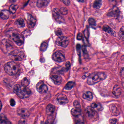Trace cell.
<instances>
[{"label": "cell", "mask_w": 124, "mask_h": 124, "mask_svg": "<svg viewBox=\"0 0 124 124\" xmlns=\"http://www.w3.org/2000/svg\"><path fill=\"white\" fill-rule=\"evenodd\" d=\"M14 92L20 98L25 99L29 97L31 94V90L27 87L16 85L14 88Z\"/></svg>", "instance_id": "obj_1"}, {"label": "cell", "mask_w": 124, "mask_h": 124, "mask_svg": "<svg viewBox=\"0 0 124 124\" xmlns=\"http://www.w3.org/2000/svg\"><path fill=\"white\" fill-rule=\"evenodd\" d=\"M106 75L104 72H97L89 75L87 80L88 85H92L106 79Z\"/></svg>", "instance_id": "obj_2"}, {"label": "cell", "mask_w": 124, "mask_h": 124, "mask_svg": "<svg viewBox=\"0 0 124 124\" xmlns=\"http://www.w3.org/2000/svg\"><path fill=\"white\" fill-rule=\"evenodd\" d=\"M5 71L9 75H16L20 70L19 65L14 62L11 61L7 63L4 66Z\"/></svg>", "instance_id": "obj_3"}, {"label": "cell", "mask_w": 124, "mask_h": 124, "mask_svg": "<svg viewBox=\"0 0 124 124\" xmlns=\"http://www.w3.org/2000/svg\"><path fill=\"white\" fill-rule=\"evenodd\" d=\"M24 57V54L22 51L14 50L9 54V57L11 60L16 61H22Z\"/></svg>", "instance_id": "obj_4"}, {"label": "cell", "mask_w": 124, "mask_h": 124, "mask_svg": "<svg viewBox=\"0 0 124 124\" xmlns=\"http://www.w3.org/2000/svg\"><path fill=\"white\" fill-rule=\"evenodd\" d=\"M56 43L58 46L65 48L69 45V39L66 37L61 36L56 39Z\"/></svg>", "instance_id": "obj_5"}, {"label": "cell", "mask_w": 124, "mask_h": 124, "mask_svg": "<svg viewBox=\"0 0 124 124\" xmlns=\"http://www.w3.org/2000/svg\"><path fill=\"white\" fill-rule=\"evenodd\" d=\"M52 58L54 61L58 63L63 62L65 60V56L61 51H56L54 53Z\"/></svg>", "instance_id": "obj_6"}, {"label": "cell", "mask_w": 124, "mask_h": 124, "mask_svg": "<svg viewBox=\"0 0 124 124\" xmlns=\"http://www.w3.org/2000/svg\"><path fill=\"white\" fill-rule=\"evenodd\" d=\"M86 116L90 119L97 118L98 115L95 110L93 109L91 107H88L85 109Z\"/></svg>", "instance_id": "obj_7"}, {"label": "cell", "mask_w": 124, "mask_h": 124, "mask_svg": "<svg viewBox=\"0 0 124 124\" xmlns=\"http://www.w3.org/2000/svg\"><path fill=\"white\" fill-rule=\"evenodd\" d=\"M12 38L14 42L18 46H21L23 44V38L19 34L13 33L12 35Z\"/></svg>", "instance_id": "obj_8"}, {"label": "cell", "mask_w": 124, "mask_h": 124, "mask_svg": "<svg viewBox=\"0 0 124 124\" xmlns=\"http://www.w3.org/2000/svg\"><path fill=\"white\" fill-rule=\"evenodd\" d=\"M36 89L40 93L42 94L46 93L48 90L47 86L42 81L37 83L36 85Z\"/></svg>", "instance_id": "obj_9"}, {"label": "cell", "mask_w": 124, "mask_h": 124, "mask_svg": "<svg viewBox=\"0 0 124 124\" xmlns=\"http://www.w3.org/2000/svg\"><path fill=\"white\" fill-rule=\"evenodd\" d=\"M61 14L60 11L58 8H54L53 10V16L55 19L59 23H62L64 21L63 19L61 16Z\"/></svg>", "instance_id": "obj_10"}, {"label": "cell", "mask_w": 124, "mask_h": 124, "mask_svg": "<svg viewBox=\"0 0 124 124\" xmlns=\"http://www.w3.org/2000/svg\"><path fill=\"white\" fill-rule=\"evenodd\" d=\"M57 100L59 104L63 105L69 102V100L67 96L64 94H60L57 96Z\"/></svg>", "instance_id": "obj_11"}, {"label": "cell", "mask_w": 124, "mask_h": 124, "mask_svg": "<svg viewBox=\"0 0 124 124\" xmlns=\"http://www.w3.org/2000/svg\"><path fill=\"white\" fill-rule=\"evenodd\" d=\"M27 17L28 26L31 28L34 27L36 24V20L31 15L29 14H27Z\"/></svg>", "instance_id": "obj_12"}, {"label": "cell", "mask_w": 124, "mask_h": 124, "mask_svg": "<svg viewBox=\"0 0 124 124\" xmlns=\"http://www.w3.org/2000/svg\"><path fill=\"white\" fill-rule=\"evenodd\" d=\"M119 13V11L118 8L114 7L108 13L107 16L109 17H117Z\"/></svg>", "instance_id": "obj_13"}, {"label": "cell", "mask_w": 124, "mask_h": 124, "mask_svg": "<svg viewBox=\"0 0 124 124\" xmlns=\"http://www.w3.org/2000/svg\"><path fill=\"white\" fill-rule=\"evenodd\" d=\"M18 114L23 118H26L30 115V112L27 109L21 108L18 110Z\"/></svg>", "instance_id": "obj_14"}, {"label": "cell", "mask_w": 124, "mask_h": 124, "mask_svg": "<svg viewBox=\"0 0 124 124\" xmlns=\"http://www.w3.org/2000/svg\"><path fill=\"white\" fill-rule=\"evenodd\" d=\"M51 79L54 84L56 85H59L61 83L62 81V78L58 75H52L51 77Z\"/></svg>", "instance_id": "obj_15"}, {"label": "cell", "mask_w": 124, "mask_h": 124, "mask_svg": "<svg viewBox=\"0 0 124 124\" xmlns=\"http://www.w3.org/2000/svg\"><path fill=\"white\" fill-rule=\"evenodd\" d=\"M50 2V0H38L37 6L39 8H43L47 6Z\"/></svg>", "instance_id": "obj_16"}, {"label": "cell", "mask_w": 124, "mask_h": 124, "mask_svg": "<svg viewBox=\"0 0 124 124\" xmlns=\"http://www.w3.org/2000/svg\"><path fill=\"white\" fill-rule=\"evenodd\" d=\"M121 89L119 86L117 85H116L113 88L112 93L116 97L118 98L121 95Z\"/></svg>", "instance_id": "obj_17"}, {"label": "cell", "mask_w": 124, "mask_h": 124, "mask_svg": "<svg viewBox=\"0 0 124 124\" xmlns=\"http://www.w3.org/2000/svg\"><path fill=\"white\" fill-rule=\"evenodd\" d=\"M10 12L8 10H2L0 12V17L3 19H7L9 18Z\"/></svg>", "instance_id": "obj_18"}, {"label": "cell", "mask_w": 124, "mask_h": 124, "mask_svg": "<svg viewBox=\"0 0 124 124\" xmlns=\"http://www.w3.org/2000/svg\"><path fill=\"white\" fill-rule=\"evenodd\" d=\"M55 106H54L53 104H50L47 106L46 107V114L48 115H51L53 114L54 112L55 111Z\"/></svg>", "instance_id": "obj_19"}, {"label": "cell", "mask_w": 124, "mask_h": 124, "mask_svg": "<svg viewBox=\"0 0 124 124\" xmlns=\"http://www.w3.org/2000/svg\"><path fill=\"white\" fill-rule=\"evenodd\" d=\"M91 107L93 109L96 111H102L103 110V107L101 104L100 103H93L91 104Z\"/></svg>", "instance_id": "obj_20"}, {"label": "cell", "mask_w": 124, "mask_h": 124, "mask_svg": "<svg viewBox=\"0 0 124 124\" xmlns=\"http://www.w3.org/2000/svg\"><path fill=\"white\" fill-rule=\"evenodd\" d=\"M103 30L104 31L112 36H116L115 32L107 25H104L103 27Z\"/></svg>", "instance_id": "obj_21"}, {"label": "cell", "mask_w": 124, "mask_h": 124, "mask_svg": "<svg viewBox=\"0 0 124 124\" xmlns=\"http://www.w3.org/2000/svg\"><path fill=\"white\" fill-rule=\"evenodd\" d=\"M83 98L85 100L90 101L93 99V94L90 91H87L83 93Z\"/></svg>", "instance_id": "obj_22"}, {"label": "cell", "mask_w": 124, "mask_h": 124, "mask_svg": "<svg viewBox=\"0 0 124 124\" xmlns=\"http://www.w3.org/2000/svg\"><path fill=\"white\" fill-rule=\"evenodd\" d=\"M81 112H82V110L80 108L75 107V108H73L71 110V113L72 115L75 116L80 115L81 114Z\"/></svg>", "instance_id": "obj_23"}, {"label": "cell", "mask_w": 124, "mask_h": 124, "mask_svg": "<svg viewBox=\"0 0 124 124\" xmlns=\"http://www.w3.org/2000/svg\"><path fill=\"white\" fill-rule=\"evenodd\" d=\"M102 3V1L101 0H96L93 3V6L95 9H99L101 8Z\"/></svg>", "instance_id": "obj_24"}, {"label": "cell", "mask_w": 124, "mask_h": 124, "mask_svg": "<svg viewBox=\"0 0 124 124\" xmlns=\"http://www.w3.org/2000/svg\"><path fill=\"white\" fill-rule=\"evenodd\" d=\"M15 24L19 27H24L25 25L24 21L22 19L20 18L17 20L15 22Z\"/></svg>", "instance_id": "obj_25"}, {"label": "cell", "mask_w": 124, "mask_h": 124, "mask_svg": "<svg viewBox=\"0 0 124 124\" xmlns=\"http://www.w3.org/2000/svg\"><path fill=\"white\" fill-rule=\"evenodd\" d=\"M11 123L4 116H0V124H11Z\"/></svg>", "instance_id": "obj_26"}, {"label": "cell", "mask_w": 124, "mask_h": 124, "mask_svg": "<svg viewBox=\"0 0 124 124\" xmlns=\"http://www.w3.org/2000/svg\"><path fill=\"white\" fill-rule=\"evenodd\" d=\"M18 8V5H12L9 8V11L12 14H14L16 13Z\"/></svg>", "instance_id": "obj_27"}, {"label": "cell", "mask_w": 124, "mask_h": 124, "mask_svg": "<svg viewBox=\"0 0 124 124\" xmlns=\"http://www.w3.org/2000/svg\"><path fill=\"white\" fill-rule=\"evenodd\" d=\"M21 83L22 85L25 87H27L29 85L30 80L27 78H24L22 80Z\"/></svg>", "instance_id": "obj_28"}, {"label": "cell", "mask_w": 124, "mask_h": 124, "mask_svg": "<svg viewBox=\"0 0 124 124\" xmlns=\"http://www.w3.org/2000/svg\"><path fill=\"white\" fill-rule=\"evenodd\" d=\"M74 85V83L72 82H69L65 86V89L67 90H70L72 88Z\"/></svg>", "instance_id": "obj_29"}, {"label": "cell", "mask_w": 124, "mask_h": 124, "mask_svg": "<svg viewBox=\"0 0 124 124\" xmlns=\"http://www.w3.org/2000/svg\"><path fill=\"white\" fill-rule=\"evenodd\" d=\"M59 11H60V13L63 15H67L68 13V10L67 8L65 7H62L61 8Z\"/></svg>", "instance_id": "obj_30"}, {"label": "cell", "mask_w": 124, "mask_h": 124, "mask_svg": "<svg viewBox=\"0 0 124 124\" xmlns=\"http://www.w3.org/2000/svg\"><path fill=\"white\" fill-rule=\"evenodd\" d=\"M48 45L47 43L43 42L41 44L40 46V50L42 51H44L47 49Z\"/></svg>", "instance_id": "obj_31"}, {"label": "cell", "mask_w": 124, "mask_h": 124, "mask_svg": "<svg viewBox=\"0 0 124 124\" xmlns=\"http://www.w3.org/2000/svg\"><path fill=\"white\" fill-rule=\"evenodd\" d=\"M124 27L123 26L122 27L120 28V30L119 33V36L120 37V38L122 39H124Z\"/></svg>", "instance_id": "obj_32"}, {"label": "cell", "mask_w": 124, "mask_h": 124, "mask_svg": "<svg viewBox=\"0 0 124 124\" xmlns=\"http://www.w3.org/2000/svg\"><path fill=\"white\" fill-rule=\"evenodd\" d=\"M88 23L92 26H95L96 25V21L95 19L93 18H90L88 19Z\"/></svg>", "instance_id": "obj_33"}, {"label": "cell", "mask_w": 124, "mask_h": 124, "mask_svg": "<svg viewBox=\"0 0 124 124\" xmlns=\"http://www.w3.org/2000/svg\"><path fill=\"white\" fill-rule=\"evenodd\" d=\"M112 112L115 115H117L119 114H118V111L115 107L112 106Z\"/></svg>", "instance_id": "obj_34"}, {"label": "cell", "mask_w": 124, "mask_h": 124, "mask_svg": "<svg viewBox=\"0 0 124 124\" xmlns=\"http://www.w3.org/2000/svg\"><path fill=\"white\" fill-rule=\"evenodd\" d=\"M73 106L75 107H77V108H80V104L78 101H77V100H76L74 101L73 103Z\"/></svg>", "instance_id": "obj_35"}, {"label": "cell", "mask_w": 124, "mask_h": 124, "mask_svg": "<svg viewBox=\"0 0 124 124\" xmlns=\"http://www.w3.org/2000/svg\"><path fill=\"white\" fill-rule=\"evenodd\" d=\"M84 35H85V37L86 38L88 39L89 37V31H88V29H86L84 31Z\"/></svg>", "instance_id": "obj_36"}, {"label": "cell", "mask_w": 124, "mask_h": 124, "mask_svg": "<svg viewBox=\"0 0 124 124\" xmlns=\"http://www.w3.org/2000/svg\"><path fill=\"white\" fill-rule=\"evenodd\" d=\"M55 33L56 35L58 36L59 37L62 36V32L60 30H56L55 31Z\"/></svg>", "instance_id": "obj_37"}, {"label": "cell", "mask_w": 124, "mask_h": 124, "mask_svg": "<svg viewBox=\"0 0 124 124\" xmlns=\"http://www.w3.org/2000/svg\"><path fill=\"white\" fill-rule=\"evenodd\" d=\"M10 104L11 106H12L14 107L15 106V105H16V102H15L14 99H11L10 100Z\"/></svg>", "instance_id": "obj_38"}, {"label": "cell", "mask_w": 124, "mask_h": 124, "mask_svg": "<svg viewBox=\"0 0 124 124\" xmlns=\"http://www.w3.org/2000/svg\"><path fill=\"white\" fill-rule=\"evenodd\" d=\"M67 6H69L70 4V0H61Z\"/></svg>", "instance_id": "obj_39"}, {"label": "cell", "mask_w": 124, "mask_h": 124, "mask_svg": "<svg viewBox=\"0 0 124 124\" xmlns=\"http://www.w3.org/2000/svg\"><path fill=\"white\" fill-rule=\"evenodd\" d=\"M109 123L111 124H115L117 122V119H111L109 120Z\"/></svg>", "instance_id": "obj_40"}, {"label": "cell", "mask_w": 124, "mask_h": 124, "mask_svg": "<svg viewBox=\"0 0 124 124\" xmlns=\"http://www.w3.org/2000/svg\"><path fill=\"white\" fill-rule=\"evenodd\" d=\"M82 34L80 33H79L78 34L77 37V39L78 40H80L82 39Z\"/></svg>", "instance_id": "obj_41"}, {"label": "cell", "mask_w": 124, "mask_h": 124, "mask_svg": "<svg viewBox=\"0 0 124 124\" xmlns=\"http://www.w3.org/2000/svg\"><path fill=\"white\" fill-rule=\"evenodd\" d=\"M80 45L79 44H77V51L78 53L79 54L80 53Z\"/></svg>", "instance_id": "obj_42"}, {"label": "cell", "mask_w": 124, "mask_h": 124, "mask_svg": "<svg viewBox=\"0 0 124 124\" xmlns=\"http://www.w3.org/2000/svg\"><path fill=\"white\" fill-rule=\"evenodd\" d=\"M70 66V64L69 62H67L66 64V69L69 70Z\"/></svg>", "instance_id": "obj_43"}, {"label": "cell", "mask_w": 124, "mask_h": 124, "mask_svg": "<svg viewBox=\"0 0 124 124\" xmlns=\"http://www.w3.org/2000/svg\"><path fill=\"white\" fill-rule=\"evenodd\" d=\"M19 123H20V124H24V123H26V122H25V121L24 120H21L19 121Z\"/></svg>", "instance_id": "obj_44"}, {"label": "cell", "mask_w": 124, "mask_h": 124, "mask_svg": "<svg viewBox=\"0 0 124 124\" xmlns=\"http://www.w3.org/2000/svg\"><path fill=\"white\" fill-rule=\"evenodd\" d=\"M82 50L83 51V52H84V53H86L87 50H86V48H85V46H83Z\"/></svg>", "instance_id": "obj_45"}, {"label": "cell", "mask_w": 124, "mask_h": 124, "mask_svg": "<svg viewBox=\"0 0 124 124\" xmlns=\"http://www.w3.org/2000/svg\"><path fill=\"white\" fill-rule=\"evenodd\" d=\"M2 107V103L1 101H0V111H1Z\"/></svg>", "instance_id": "obj_46"}, {"label": "cell", "mask_w": 124, "mask_h": 124, "mask_svg": "<svg viewBox=\"0 0 124 124\" xmlns=\"http://www.w3.org/2000/svg\"><path fill=\"white\" fill-rule=\"evenodd\" d=\"M77 0L79 2L83 3L84 2V0Z\"/></svg>", "instance_id": "obj_47"}, {"label": "cell", "mask_w": 124, "mask_h": 124, "mask_svg": "<svg viewBox=\"0 0 124 124\" xmlns=\"http://www.w3.org/2000/svg\"><path fill=\"white\" fill-rule=\"evenodd\" d=\"M109 1L112 3H113L114 2H115V0H109Z\"/></svg>", "instance_id": "obj_48"}, {"label": "cell", "mask_w": 124, "mask_h": 124, "mask_svg": "<svg viewBox=\"0 0 124 124\" xmlns=\"http://www.w3.org/2000/svg\"><path fill=\"white\" fill-rule=\"evenodd\" d=\"M16 0H10V1L11 2H16Z\"/></svg>", "instance_id": "obj_49"}]
</instances>
